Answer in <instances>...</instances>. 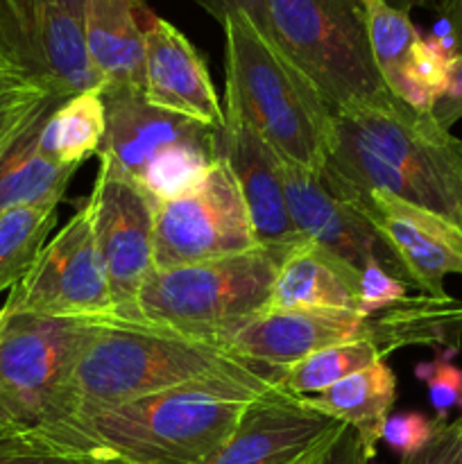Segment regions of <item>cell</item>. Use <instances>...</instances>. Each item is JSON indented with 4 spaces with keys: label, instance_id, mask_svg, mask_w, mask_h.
Returning a JSON list of instances; mask_svg holds the SVG:
<instances>
[{
    "label": "cell",
    "instance_id": "cell-1",
    "mask_svg": "<svg viewBox=\"0 0 462 464\" xmlns=\"http://www.w3.org/2000/svg\"><path fill=\"white\" fill-rule=\"evenodd\" d=\"M274 379L258 370L207 376L71 420L45 435L120 464H202Z\"/></svg>",
    "mask_w": 462,
    "mask_h": 464
},
{
    "label": "cell",
    "instance_id": "cell-2",
    "mask_svg": "<svg viewBox=\"0 0 462 464\" xmlns=\"http://www.w3.org/2000/svg\"><path fill=\"white\" fill-rule=\"evenodd\" d=\"M322 172L361 193L385 190L462 229V140L390 91L335 113Z\"/></svg>",
    "mask_w": 462,
    "mask_h": 464
},
{
    "label": "cell",
    "instance_id": "cell-3",
    "mask_svg": "<svg viewBox=\"0 0 462 464\" xmlns=\"http://www.w3.org/2000/svg\"><path fill=\"white\" fill-rule=\"evenodd\" d=\"M225 111L258 131L284 161L322 172L333 145V113L315 86L247 14L225 23Z\"/></svg>",
    "mask_w": 462,
    "mask_h": 464
},
{
    "label": "cell",
    "instance_id": "cell-4",
    "mask_svg": "<svg viewBox=\"0 0 462 464\" xmlns=\"http://www.w3.org/2000/svg\"><path fill=\"white\" fill-rule=\"evenodd\" d=\"M245 370L256 367L245 365L220 344L199 335L113 317L95 320L75 362L71 420L91 417L188 381Z\"/></svg>",
    "mask_w": 462,
    "mask_h": 464
},
{
    "label": "cell",
    "instance_id": "cell-5",
    "mask_svg": "<svg viewBox=\"0 0 462 464\" xmlns=\"http://www.w3.org/2000/svg\"><path fill=\"white\" fill-rule=\"evenodd\" d=\"M265 14L270 39L333 116L390 91L371 54L362 0H265Z\"/></svg>",
    "mask_w": 462,
    "mask_h": 464
},
{
    "label": "cell",
    "instance_id": "cell-6",
    "mask_svg": "<svg viewBox=\"0 0 462 464\" xmlns=\"http://www.w3.org/2000/svg\"><path fill=\"white\" fill-rule=\"evenodd\" d=\"M288 254L256 247L193 266L154 270L140 288V320L213 343L222 329L265 308L276 270Z\"/></svg>",
    "mask_w": 462,
    "mask_h": 464
},
{
    "label": "cell",
    "instance_id": "cell-7",
    "mask_svg": "<svg viewBox=\"0 0 462 464\" xmlns=\"http://www.w3.org/2000/svg\"><path fill=\"white\" fill-rule=\"evenodd\" d=\"M95 320L0 311V411L9 430L59 429L72 417V374Z\"/></svg>",
    "mask_w": 462,
    "mask_h": 464
},
{
    "label": "cell",
    "instance_id": "cell-8",
    "mask_svg": "<svg viewBox=\"0 0 462 464\" xmlns=\"http://www.w3.org/2000/svg\"><path fill=\"white\" fill-rule=\"evenodd\" d=\"M261 247L236 177L213 159L199 188L154 208V270L193 266Z\"/></svg>",
    "mask_w": 462,
    "mask_h": 464
},
{
    "label": "cell",
    "instance_id": "cell-9",
    "mask_svg": "<svg viewBox=\"0 0 462 464\" xmlns=\"http://www.w3.org/2000/svg\"><path fill=\"white\" fill-rule=\"evenodd\" d=\"M0 311L5 315L34 313L48 317L111 320V293L86 202L68 225L45 243L32 270L9 290Z\"/></svg>",
    "mask_w": 462,
    "mask_h": 464
},
{
    "label": "cell",
    "instance_id": "cell-10",
    "mask_svg": "<svg viewBox=\"0 0 462 464\" xmlns=\"http://www.w3.org/2000/svg\"><path fill=\"white\" fill-rule=\"evenodd\" d=\"M86 207L107 272L113 317L140 322V288L154 272V202L136 181L100 159Z\"/></svg>",
    "mask_w": 462,
    "mask_h": 464
},
{
    "label": "cell",
    "instance_id": "cell-11",
    "mask_svg": "<svg viewBox=\"0 0 462 464\" xmlns=\"http://www.w3.org/2000/svg\"><path fill=\"white\" fill-rule=\"evenodd\" d=\"M281 166L290 218L303 240L315 243L358 275L376 263L408 288H415L399 254L361 208L333 193L322 181L320 172H311L284 159Z\"/></svg>",
    "mask_w": 462,
    "mask_h": 464
},
{
    "label": "cell",
    "instance_id": "cell-12",
    "mask_svg": "<svg viewBox=\"0 0 462 464\" xmlns=\"http://www.w3.org/2000/svg\"><path fill=\"white\" fill-rule=\"evenodd\" d=\"M322 181L340 198L361 208L379 234L392 245L421 295L447 297L444 279L462 276V229L447 218L406 202L385 190H351L324 172Z\"/></svg>",
    "mask_w": 462,
    "mask_h": 464
},
{
    "label": "cell",
    "instance_id": "cell-13",
    "mask_svg": "<svg viewBox=\"0 0 462 464\" xmlns=\"http://www.w3.org/2000/svg\"><path fill=\"white\" fill-rule=\"evenodd\" d=\"M370 340V317L351 311H263L226 326L213 343L256 370L279 372L333 344Z\"/></svg>",
    "mask_w": 462,
    "mask_h": 464
},
{
    "label": "cell",
    "instance_id": "cell-14",
    "mask_svg": "<svg viewBox=\"0 0 462 464\" xmlns=\"http://www.w3.org/2000/svg\"><path fill=\"white\" fill-rule=\"evenodd\" d=\"M342 426L272 385L247 408L229 440L202 464H299L326 447Z\"/></svg>",
    "mask_w": 462,
    "mask_h": 464
},
{
    "label": "cell",
    "instance_id": "cell-15",
    "mask_svg": "<svg viewBox=\"0 0 462 464\" xmlns=\"http://www.w3.org/2000/svg\"><path fill=\"white\" fill-rule=\"evenodd\" d=\"M216 157L234 172L261 247L290 252L303 243L290 218L281 157L254 127L225 111V125L216 131Z\"/></svg>",
    "mask_w": 462,
    "mask_h": 464
},
{
    "label": "cell",
    "instance_id": "cell-16",
    "mask_svg": "<svg viewBox=\"0 0 462 464\" xmlns=\"http://www.w3.org/2000/svg\"><path fill=\"white\" fill-rule=\"evenodd\" d=\"M104 139L98 159L139 181L163 148L184 140H213L216 131L181 113L157 107L139 89H102Z\"/></svg>",
    "mask_w": 462,
    "mask_h": 464
},
{
    "label": "cell",
    "instance_id": "cell-17",
    "mask_svg": "<svg viewBox=\"0 0 462 464\" xmlns=\"http://www.w3.org/2000/svg\"><path fill=\"white\" fill-rule=\"evenodd\" d=\"M143 93L157 107L193 118L211 130L225 125V107L217 100L204 57L184 32L157 14L145 25Z\"/></svg>",
    "mask_w": 462,
    "mask_h": 464
},
{
    "label": "cell",
    "instance_id": "cell-18",
    "mask_svg": "<svg viewBox=\"0 0 462 464\" xmlns=\"http://www.w3.org/2000/svg\"><path fill=\"white\" fill-rule=\"evenodd\" d=\"M152 16L143 0H84L86 45L102 89L145 86V25Z\"/></svg>",
    "mask_w": 462,
    "mask_h": 464
},
{
    "label": "cell",
    "instance_id": "cell-19",
    "mask_svg": "<svg viewBox=\"0 0 462 464\" xmlns=\"http://www.w3.org/2000/svg\"><path fill=\"white\" fill-rule=\"evenodd\" d=\"M66 98L48 93L23 125L0 148V216L18 207L62 202L75 168H62L45 159L39 150L41 130L50 113Z\"/></svg>",
    "mask_w": 462,
    "mask_h": 464
},
{
    "label": "cell",
    "instance_id": "cell-20",
    "mask_svg": "<svg viewBox=\"0 0 462 464\" xmlns=\"http://www.w3.org/2000/svg\"><path fill=\"white\" fill-rule=\"evenodd\" d=\"M263 311L358 313V272L303 240L281 261Z\"/></svg>",
    "mask_w": 462,
    "mask_h": 464
},
{
    "label": "cell",
    "instance_id": "cell-21",
    "mask_svg": "<svg viewBox=\"0 0 462 464\" xmlns=\"http://www.w3.org/2000/svg\"><path fill=\"white\" fill-rule=\"evenodd\" d=\"M299 399L311 411L356 429L367 458L371 460L376 456V444L383 438L385 421L392 415V406L397 401V374L390 370L388 362L380 361L313 397Z\"/></svg>",
    "mask_w": 462,
    "mask_h": 464
},
{
    "label": "cell",
    "instance_id": "cell-22",
    "mask_svg": "<svg viewBox=\"0 0 462 464\" xmlns=\"http://www.w3.org/2000/svg\"><path fill=\"white\" fill-rule=\"evenodd\" d=\"M39 53L43 63V84L62 98H75L86 91L102 89L86 45L80 14L62 7L57 0L39 5Z\"/></svg>",
    "mask_w": 462,
    "mask_h": 464
},
{
    "label": "cell",
    "instance_id": "cell-23",
    "mask_svg": "<svg viewBox=\"0 0 462 464\" xmlns=\"http://www.w3.org/2000/svg\"><path fill=\"white\" fill-rule=\"evenodd\" d=\"M104 125L102 89L63 100L41 130V154L57 166L77 170L86 159L100 152Z\"/></svg>",
    "mask_w": 462,
    "mask_h": 464
},
{
    "label": "cell",
    "instance_id": "cell-24",
    "mask_svg": "<svg viewBox=\"0 0 462 464\" xmlns=\"http://www.w3.org/2000/svg\"><path fill=\"white\" fill-rule=\"evenodd\" d=\"M57 202H43L0 216V293L12 290L32 270L57 227Z\"/></svg>",
    "mask_w": 462,
    "mask_h": 464
},
{
    "label": "cell",
    "instance_id": "cell-25",
    "mask_svg": "<svg viewBox=\"0 0 462 464\" xmlns=\"http://www.w3.org/2000/svg\"><path fill=\"white\" fill-rule=\"evenodd\" d=\"M380 361L383 353L370 340L333 344L276 372L274 385L293 397H311Z\"/></svg>",
    "mask_w": 462,
    "mask_h": 464
},
{
    "label": "cell",
    "instance_id": "cell-26",
    "mask_svg": "<svg viewBox=\"0 0 462 464\" xmlns=\"http://www.w3.org/2000/svg\"><path fill=\"white\" fill-rule=\"evenodd\" d=\"M213 159H216V139L168 145L145 166L136 184L149 195L157 207L199 188L207 179Z\"/></svg>",
    "mask_w": 462,
    "mask_h": 464
},
{
    "label": "cell",
    "instance_id": "cell-27",
    "mask_svg": "<svg viewBox=\"0 0 462 464\" xmlns=\"http://www.w3.org/2000/svg\"><path fill=\"white\" fill-rule=\"evenodd\" d=\"M367 16L371 54L390 93L397 95L403 84V68L412 45L419 41V30L410 21V14L392 7L385 0H362Z\"/></svg>",
    "mask_w": 462,
    "mask_h": 464
},
{
    "label": "cell",
    "instance_id": "cell-28",
    "mask_svg": "<svg viewBox=\"0 0 462 464\" xmlns=\"http://www.w3.org/2000/svg\"><path fill=\"white\" fill-rule=\"evenodd\" d=\"M0 464H120L68 447L41 430L0 433Z\"/></svg>",
    "mask_w": 462,
    "mask_h": 464
},
{
    "label": "cell",
    "instance_id": "cell-29",
    "mask_svg": "<svg viewBox=\"0 0 462 464\" xmlns=\"http://www.w3.org/2000/svg\"><path fill=\"white\" fill-rule=\"evenodd\" d=\"M48 93L53 91L30 77L0 72V148Z\"/></svg>",
    "mask_w": 462,
    "mask_h": 464
},
{
    "label": "cell",
    "instance_id": "cell-30",
    "mask_svg": "<svg viewBox=\"0 0 462 464\" xmlns=\"http://www.w3.org/2000/svg\"><path fill=\"white\" fill-rule=\"evenodd\" d=\"M415 376L428 390L430 406L435 408L438 420L447 421V415L460 403L462 399V370L453 365L451 358L438 353L435 361L419 362L415 367Z\"/></svg>",
    "mask_w": 462,
    "mask_h": 464
},
{
    "label": "cell",
    "instance_id": "cell-31",
    "mask_svg": "<svg viewBox=\"0 0 462 464\" xmlns=\"http://www.w3.org/2000/svg\"><path fill=\"white\" fill-rule=\"evenodd\" d=\"M439 424H444V421L438 420V417L428 420L424 412H397V415L388 417V421L383 426V438L380 440L401 458L415 456L421 449L428 447L430 440L438 433Z\"/></svg>",
    "mask_w": 462,
    "mask_h": 464
},
{
    "label": "cell",
    "instance_id": "cell-32",
    "mask_svg": "<svg viewBox=\"0 0 462 464\" xmlns=\"http://www.w3.org/2000/svg\"><path fill=\"white\" fill-rule=\"evenodd\" d=\"M408 285L401 279L385 272L383 267L371 263L358 275V313L371 315V313L388 308L392 304L408 297Z\"/></svg>",
    "mask_w": 462,
    "mask_h": 464
},
{
    "label": "cell",
    "instance_id": "cell-33",
    "mask_svg": "<svg viewBox=\"0 0 462 464\" xmlns=\"http://www.w3.org/2000/svg\"><path fill=\"white\" fill-rule=\"evenodd\" d=\"M401 464H462V415L439 424L428 447L415 456L401 458Z\"/></svg>",
    "mask_w": 462,
    "mask_h": 464
},
{
    "label": "cell",
    "instance_id": "cell-34",
    "mask_svg": "<svg viewBox=\"0 0 462 464\" xmlns=\"http://www.w3.org/2000/svg\"><path fill=\"white\" fill-rule=\"evenodd\" d=\"M433 118L439 127L448 131L462 118V50L453 57L451 71H448V86L442 98L435 102Z\"/></svg>",
    "mask_w": 462,
    "mask_h": 464
},
{
    "label": "cell",
    "instance_id": "cell-35",
    "mask_svg": "<svg viewBox=\"0 0 462 464\" xmlns=\"http://www.w3.org/2000/svg\"><path fill=\"white\" fill-rule=\"evenodd\" d=\"M204 12L211 14L217 23H225L231 14L240 12L247 14L254 21V25L270 36V27H267V14H265V0H195Z\"/></svg>",
    "mask_w": 462,
    "mask_h": 464
},
{
    "label": "cell",
    "instance_id": "cell-36",
    "mask_svg": "<svg viewBox=\"0 0 462 464\" xmlns=\"http://www.w3.org/2000/svg\"><path fill=\"white\" fill-rule=\"evenodd\" d=\"M322 464H370V458H367L365 447H362L356 429L347 424L340 429L333 442L326 447Z\"/></svg>",
    "mask_w": 462,
    "mask_h": 464
},
{
    "label": "cell",
    "instance_id": "cell-37",
    "mask_svg": "<svg viewBox=\"0 0 462 464\" xmlns=\"http://www.w3.org/2000/svg\"><path fill=\"white\" fill-rule=\"evenodd\" d=\"M438 12L448 23L453 39H456L457 48L462 50V0H444Z\"/></svg>",
    "mask_w": 462,
    "mask_h": 464
},
{
    "label": "cell",
    "instance_id": "cell-38",
    "mask_svg": "<svg viewBox=\"0 0 462 464\" xmlns=\"http://www.w3.org/2000/svg\"><path fill=\"white\" fill-rule=\"evenodd\" d=\"M385 3L392 5V7H397V9H401V12L410 14L412 9H417V7L439 9V7H442L444 0H385Z\"/></svg>",
    "mask_w": 462,
    "mask_h": 464
},
{
    "label": "cell",
    "instance_id": "cell-39",
    "mask_svg": "<svg viewBox=\"0 0 462 464\" xmlns=\"http://www.w3.org/2000/svg\"><path fill=\"white\" fill-rule=\"evenodd\" d=\"M57 3L62 5V7L71 9V12L80 14V16H82V9H84V0H57Z\"/></svg>",
    "mask_w": 462,
    "mask_h": 464
},
{
    "label": "cell",
    "instance_id": "cell-40",
    "mask_svg": "<svg viewBox=\"0 0 462 464\" xmlns=\"http://www.w3.org/2000/svg\"><path fill=\"white\" fill-rule=\"evenodd\" d=\"M331 442H333V440H331ZM331 442H329V444H331ZM329 444H326V447H329ZM326 447H324V449H320V451H317V453H313V456L308 458V460L303 462V464H322V458H324Z\"/></svg>",
    "mask_w": 462,
    "mask_h": 464
},
{
    "label": "cell",
    "instance_id": "cell-41",
    "mask_svg": "<svg viewBox=\"0 0 462 464\" xmlns=\"http://www.w3.org/2000/svg\"><path fill=\"white\" fill-rule=\"evenodd\" d=\"M7 430H9V424H7V420H5L3 411H0V433H7Z\"/></svg>",
    "mask_w": 462,
    "mask_h": 464
},
{
    "label": "cell",
    "instance_id": "cell-42",
    "mask_svg": "<svg viewBox=\"0 0 462 464\" xmlns=\"http://www.w3.org/2000/svg\"><path fill=\"white\" fill-rule=\"evenodd\" d=\"M0 72H14V71H9V66H7V63H5L3 54H0ZM14 75H16V72H14Z\"/></svg>",
    "mask_w": 462,
    "mask_h": 464
},
{
    "label": "cell",
    "instance_id": "cell-43",
    "mask_svg": "<svg viewBox=\"0 0 462 464\" xmlns=\"http://www.w3.org/2000/svg\"><path fill=\"white\" fill-rule=\"evenodd\" d=\"M322 449H324V447H322ZM317 453V451H315ZM308 458H311V456H308ZM308 458H306V460H308ZM306 460H302V462H299V464H303V462H306Z\"/></svg>",
    "mask_w": 462,
    "mask_h": 464
},
{
    "label": "cell",
    "instance_id": "cell-44",
    "mask_svg": "<svg viewBox=\"0 0 462 464\" xmlns=\"http://www.w3.org/2000/svg\"><path fill=\"white\" fill-rule=\"evenodd\" d=\"M457 406H460V408H462V399H460V403H457Z\"/></svg>",
    "mask_w": 462,
    "mask_h": 464
}]
</instances>
